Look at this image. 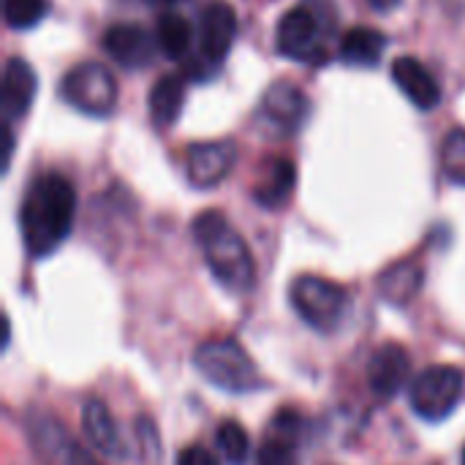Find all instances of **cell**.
Here are the masks:
<instances>
[{"mask_svg": "<svg viewBox=\"0 0 465 465\" xmlns=\"http://www.w3.org/2000/svg\"><path fill=\"white\" fill-rule=\"evenodd\" d=\"M463 465H465V450H463Z\"/></svg>", "mask_w": 465, "mask_h": 465, "instance_id": "4dcf8cb0", "label": "cell"}, {"mask_svg": "<svg viewBox=\"0 0 465 465\" xmlns=\"http://www.w3.org/2000/svg\"><path fill=\"white\" fill-rule=\"evenodd\" d=\"M82 430L87 441L106 458H125V444L120 428L101 401H87L82 406Z\"/></svg>", "mask_w": 465, "mask_h": 465, "instance_id": "9a60e30c", "label": "cell"}, {"mask_svg": "<svg viewBox=\"0 0 465 465\" xmlns=\"http://www.w3.org/2000/svg\"><path fill=\"white\" fill-rule=\"evenodd\" d=\"M292 305L311 327L330 332L346 316L349 297L338 283H332L327 278L302 275L292 283Z\"/></svg>", "mask_w": 465, "mask_h": 465, "instance_id": "8992f818", "label": "cell"}, {"mask_svg": "<svg viewBox=\"0 0 465 465\" xmlns=\"http://www.w3.org/2000/svg\"><path fill=\"white\" fill-rule=\"evenodd\" d=\"M319 35H322V27H319L316 14L308 5H294L278 22V30H275L278 52L292 60L319 63L327 57Z\"/></svg>", "mask_w": 465, "mask_h": 465, "instance_id": "ba28073f", "label": "cell"}, {"mask_svg": "<svg viewBox=\"0 0 465 465\" xmlns=\"http://www.w3.org/2000/svg\"><path fill=\"white\" fill-rule=\"evenodd\" d=\"M409 376H411V360L401 343H384L373 351L368 365V381L379 398L398 395L409 381Z\"/></svg>", "mask_w": 465, "mask_h": 465, "instance_id": "8fae6325", "label": "cell"}, {"mask_svg": "<svg viewBox=\"0 0 465 465\" xmlns=\"http://www.w3.org/2000/svg\"><path fill=\"white\" fill-rule=\"evenodd\" d=\"M177 465H218V460H215V455L210 450L193 444V447H185L177 455Z\"/></svg>", "mask_w": 465, "mask_h": 465, "instance_id": "4316f807", "label": "cell"}, {"mask_svg": "<svg viewBox=\"0 0 465 465\" xmlns=\"http://www.w3.org/2000/svg\"><path fill=\"white\" fill-rule=\"evenodd\" d=\"M259 465H297L294 460V447L283 441L267 439V444L259 452Z\"/></svg>", "mask_w": 465, "mask_h": 465, "instance_id": "484cf974", "label": "cell"}, {"mask_svg": "<svg viewBox=\"0 0 465 465\" xmlns=\"http://www.w3.org/2000/svg\"><path fill=\"white\" fill-rule=\"evenodd\" d=\"M387 33L376 30V27H351L343 38H341V57L349 65H376L387 49Z\"/></svg>", "mask_w": 465, "mask_h": 465, "instance_id": "e0dca14e", "label": "cell"}, {"mask_svg": "<svg viewBox=\"0 0 465 465\" xmlns=\"http://www.w3.org/2000/svg\"><path fill=\"white\" fill-rule=\"evenodd\" d=\"M155 44L158 41L139 25H112L104 33L106 54L123 68H144L155 54Z\"/></svg>", "mask_w": 465, "mask_h": 465, "instance_id": "7c38bea8", "label": "cell"}, {"mask_svg": "<svg viewBox=\"0 0 465 465\" xmlns=\"http://www.w3.org/2000/svg\"><path fill=\"white\" fill-rule=\"evenodd\" d=\"M147 3H155V5H163V3H174V0H147Z\"/></svg>", "mask_w": 465, "mask_h": 465, "instance_id": "f546056e", "label": "cell"}, {"mask_svg": "<svg viewBox=\"0 0 465 465\" xmlns=\"http://www.w3.org/2000/svg\"><path fill=\"white\" fill-rule=\"evenodd\" d=\"M155 41H158V46H161V52L166 57L180 60L191 49V44H193V27H191V22L185 16L166 11V14L158 16Z\"/></svg>", "mask_w": 465, "mask_h": 465, "instance_id": "ffe728a7", "label": "cell"}, {"mask_svg": "<svg viewBox=\"0 0 465 465\" xmlns=\"http://www.w3.org/2000/svg\"><path fill=\"white\" fill-rule=\"evenodd\" d=\"M297 185V169L292 161L286 158H278L272 161L270 172H267V180L256 188V202L267 210H281L289 199H292V191Z\"/></svg>", "mask_w": 465, "mask_h": 465, "instance_id": "d6986e66", "label": "cell"}, {"mask_svg": "<svg viewBox=\"0 0 465 465\" xmlns=\"http://www.w3.org/2000/svg\"><path fill=\"white\" fill-rule=\"evenodd\" d=\"M30 433L33 441L54 460L63 465H98L90 452H84L68 433H63V428L54 425V420L41 417V420H30Z\"/></svg>", "mask_w": 465, "mask_h": 465, "instance_id": "2e32d148", "label": "cell"}, {"mask_svg": "<svg viewBox=\"0 0 465 465\" xmlns=\"http://www.w3.org/2000/svg\"><path fill=\"white\" fill-rule=\"evenodd\" d=\"M11 153H14V134H11V128H8V123H5V125H3V169H8Z\"/></svg>", "mask_w": 465, "mask_h": 465, "instance_id": "83f0119b", "label": "cell"}, {"mask_svg": "<svg viewBox=\"0 0 465 465\" xmlns=\"http://www.w3.org/2000/svg\"><path fill=\"white\" fill-rule=\"evenodd\" d=\"M237 38V14L226 0L210 3L199 16V52L202 60L218 68L232 52Z\"/></svg>", "mask_w": 465, "mask_h": 465, "instance_id": "9c48e42d", "label": "cell"}, {"mask_svg": "<svg viewBox=\"0 0 465 465\" xmlns=\"http://www.w3.org/2000/svg\"><path fill=\"white\" fill-rule=\"evenodd\" d=\"M76 215V191L63 174H41L25 193L22 202V240L30 256L41 259L60 248L71 234Z\"/></svg>", "mask_w": 465, "mask_h": 465, "instance_id": "6da1fadb", "label": "cell"}, {"mask_svg": "<svg viewBox=\"0 0 465 465\" xmlns=\"http://www.w3.org/2000/svg\"><path fill=\"white\" fill-rule=\"evenodd\" d=\"M49 11V0H3L5 25L14 30H25L38 25Z\"/></svg>", "mask_w": 465, "mask_h": 465, "instance_id": "cb8c5ba5", "label": "cell"}, {"mask_svg": "<svg viewBox=\"0 0 465 465\" xmlns=\"http://www.w3.org/2000/svg\"><path fill=\"white\" fill-rule=\"evenodd\" d=\"M392 79L401 87V93L422 112H430L441 104V87L433 79V74L417 60V57H398L392 63Z\"/></svg>", "mask_w": 465, "mask_h": 465, "instance_id": "4fadbf2b", "label": "cell"}, {"mask_svg": "<svg viewBox=\"0 0 465 465\" xmlns=\"http://www.w3.org/2000/svg\"><path fill=\"white\" fill-rule=\"evenodd\" d=\"M463 395V371L452 365H430L411 384V409L428 422L447 420Z\"/></svg>", "mask_w": 465, "mask_h": 465, "instance_id": "5b68a950", "label": "cell"}, {"mask_svg": "<svg viewBox=\"0 0 465 465\" xmlns=\"http://www.w3.org/2000/svg\"><path fill=\"white\" fill-rule=\"evenodd\" d=\"M441 169L455 183L465 185V128H452L441 142Z\"/></svg>", "mask_w": 465, "mask_h": 465, "instance_id": "603a6c76", "label": "cell"}, {"mask_svg": "<svg viewBox=\"0 0 465 465\" xmlns=\"http://www.w3.org/2000/svg\"><path fill=\"white\" fill-rule=\"evenodd\" d=\"M300 430H302V417H300L297 411L286 409V411H278V414H275V420H272V425H270V439L294 447L297 439H300Z\"/></svg>", "mask_w": 465, "mask_h": 465, "instance_id": "d4e9b609", "label": "cell"}, {"mask_svg": "<svg viewBox=\"0 0 465 465\" xmlns=\"http://www.w3.org/2000/svg\"><path fill=\"white\" fill-rule=\"evenodd\" d=\"M237 144L232 139L196 142L188 147V180L196 188H215L234 166Z\"/></svg>", "mask_w": 465, "mask_h": 465, "instance_id": "30bf717a", "label": "cell"}, {"mask_svg": "<svg viewBox=\"0 0 465 465\" xmlns=\"http://www.w3.org/2000/svg\"><path fill=\"white\" fill-rule=\"evenodd\" d=\"M60 95L68 106L90 117H106L117 104V82L104 63H79L74 65L63 82Z\"/></svg>", "mask_w": 465, "mask_h": 465, "instance_id": "277c9868", "label": "cell"}, {"mask_svg": "<svg viewBox=\"0 0 465 465\" xmlns=\"http://www.w3.org/2000/svg\"><path fill=\"white\" fill-rule=\"evenodd\" d=\"M308 112V95L297 84L275 82L262 95V104L256 109V125L267 139H286L305 125Z\"/></svg>", "mask_w": 465, "mask_h": 465, "instance_id": "52a82bcc", "label": "cell"}, {"mask_svg": "<svg viewBox=\"0 0 465 465\" xmlns=\"http://www.w3.org/2000/svg\"><path fill=\"white\" fill-rule=\"evenodd\" d=\"M35 93H38V76L30 68V63L22 57H8L3 68V95H0L5 120L25 117Z\"/></svg>", "mask_w": 465, "mask_h": 465, "instance_id": "5bb4252c", "label": "cell"}, {"mask_svg": "<svg viewBox=\"0 0 465 465\" xmlns=\"http://www.w3.org/2000/svg\"><path fill=\"white\" fill-rule=\"evenodd\" d=\"M422 286V270L411 262H403V264H395L390 267L381 278H379V289H381V297L387 302H395V305H403L409 302L411 297H417Z\"/></svg>", "mask_w": 465, "mask_h": 465, "instance_id": "44dd1931", "label": "cell"}, {"mask_svg": "<svg viewBox=\"0 0 465 465\" xmlns=\"http://www.w3.org/2000/svg\"><path fill=\"white\" fill-rule=\"evenodd\" d=\"M183 104H185V82L174 74H166L161 76L150 95H147V106H150V117L158 128H166L172 125L180 112H183Z\"/></svg>", "mask_w": 465, "mask_h": 465, "instance_id": "ac0fdd59", "label": "cell"}, {"mask_svg": "<svg viewBox=\"0 0 465 465\" xmlns=\"http://www.w3.org/2000/svg\"><path fill=\"white\" fill-rule=\"evenodd\" d=\"M376 11H381V14H387V11H392V8H398L403 0H368Z\"/></svg>", "mask_w": 465, "mask_h": 465, "instance_id": "f1b7e54d", "label": "cell"}, {"mask_svg": "<svg viewBox=\"0 0 465 465\" xmlns=\"http://www.w3.org/2000/svg\"><path fill=\"white\" fill-rule=\"evenodd\" d=\"M193 365L213 387L223 392H253L262 387L259 368L253 365L248 351L232 338L202 343L193 354Z\"/></svg>", "mask_w": 465, "mask_h": 465, "instance_id": "3957f363", "label": "cell"}, {"mask_svg": "<svg viewBox=\"0 0 465 465\" xmlns=\"http://www.w3.org/2000/svg\"><path fill=\"white\" fill-rule=\"evenodd\" d=\"M215 441H218V452L223 455L226 463L245 465L248 455H251V439L240 422H223L215 433Z\"/></svg>", "mask_w": 465, "mask_h": 465, "instance_id": "7402d4cb", "label": "cell"}, {"mask_svg": "<svg viewBox=\"0 0 465 465\" xmlns=\"http://www.w3.org/2000/svg\"><path fill=\"white\" fill-rule=\"evenodd\" d=\"M193 237L204 251V259L215 275V281H221L229 292H248L256 281V267H253V256L245 245V240L229 226V221L215 213L207 210L193 221Z\"/></svg>", "mask_w": 465, "mask_h": 465, "instance_id": "7a4b0ae2", "label": "cell"}]
</instances>
